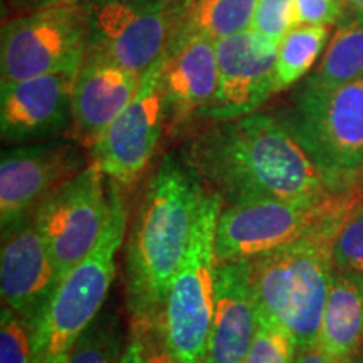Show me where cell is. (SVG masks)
Returning a JSON list of instances; mask_svg holds the SVG:
<instances>
[{
  "mask_svg": "<svg viewBox=\"0 0 363 363\" xmlns=\"http://www.w3.org/2000/svg\"><path fill=\"white\" fill-rule=\"evenodd\" d=\"M182 153L222 206L257 199L321 202L355 189L321 169L284 120L259 111L208 121Z\"/></svg>",
  "mask_w": 363,
  "mask_h": 363,
  "instance_id": "obj_1",
  "label": "cell"
},
{
  "mask_svg": "<svg viewBox=\"0 0 363 363\" xmlns=\"http://www.w3.org/2000/svg\"><path fill=\"white\" fill-rule=\"evenodd\" d=\"M207 195L184 153L163 157L140 203L126 246L125 289L131 326L162 320L170 283L184 262Z\"/></svg>",
  "mask_w": 363,
  "mask_h": 363,
  "instance_id": "obj_2",
  "label": "cell"
},
{
  "mask_svg": "<svg viewBox=\"0 0 363 363\" xmlns=\"http://www.w3.org/2000/svg\"><path fill=\"white\" fill-rule=\"evenodd\" d=\"M343 219L247 261L257 315L288 331L298 350L318 345Z\"/></svg>",
  "mask_w": 363,
  "mask_h": 363,
  "instance_id": "obj_3",
  "label": "cell"
},
{
  "mask_svg": "<svg viewBox=\"0 0 363 363\" xmlns=\"http://www.w3.org/2000/svg\"><path fill=\"white\" fill-rule=\"evenodd\" d=\"M108 184L111 202L108 224L96 247L62 278L44 316L30 331V363H66L76 342L96 320L106 301L128 220L121 189L113 180Z\"/></svg>",
  "mask_w": 363,
  "mask_h": 363,
  "instance_id": "obj_4",
  "label": "cell"
},
{
  "mask_svg": "<svg viewBox=\"0 0 363 363\" xmlns=\"http://www.w3.org/2000/svg\"><path fill=\"white\" fill-rule=\"evenodd\" d=\"M220 208L219 199L208 194L163 305L167 343L179 363H206L214 316L216 230Z\"/></svg>",
  "mask_w": 363,
  "mask_h": 363,
  "instance_id": "obj_5",
  "label": "cell"
},
{
  "mask_svg": "<svg viewBox=\"0 0 363 363\" xmlns=\"http://www.w3.org/2000/svg\"><path fill=\"white\" fill-rule=\"evenodd\" d=\"M355 189L321 202L257 199L222 206L216 230L217 262L249 261L342 220Z\"/></svg>",
  "mask_w": 363,
  "mask_h": 363,
  "instance_id": "obj_6",
  "label": "cell"
},
{
  "mask_svg": "<svg viewBox=\"0 0 363 363\" xmlns=\"http://www.w3.org/2000/svg\"><path fill=\"white\" fill-rule=\"evenodd\" d=\"M284 121L321 169L355 187L363 167V78L333 88L305 83Z\"/></svg>",
  "mask_w": 363,
  "mask_h": 363,
  "instance_id": "obj_7",
  "label": "cell"
},
{
  "mask_svg": "<svg viewBox=\"0 0 363 363\" xmlns=\"http://www.w3.org/2000/svg\"><path fill=\"white\" fill-rule=\"evenodd\" d=\"M88 52L83 9L54 6L13 16L0 38L2 83L76 72Z\"/></svg>",
  "mask_w": 363,
  "mask_h": 363,
  "instance_id": "obj_8",
  "label": "cell"
},
{
  "mask_svg": "<svg viewBox=\"0 0 363 363\" xmlns=\"http://www.w3.org/2000/svg\"><path fill=\"white\" fill-rule=\"evenodd\" d=\"M86 57L145 74L165 54L174 0H83Z\"/></svg>",
  "mask_w": 363,
  "mask_h": 363,
  "instance_id": "obj_9",
  "label": "cell"
},
{
  "mask_svg": "<svg viewBox=\"0 0 363 363\" xmlns=\"http://www.w3.org/2000/svg\"><path fill=\"white\" fill-rule=\"evenodd\" d=\"M96 163L49 195L34 212L51 256L57 286L96 247L111 212L110 184Z\"/></svg>",
  "mask_w": 363,
  "mask_h": 363,
  "instance_id": "obj_10",
  "label": "cell"
},
{
  "mask_svg": "<svg viewBox=\"0 0 363 363\" xmlns=\"http://www.w3.org/2000/svg\"><path fill=\"white\" fill-rule=\"evenodd\" d=\"M163 56L142 76L138 91L89 148L108 180L128 190L138 184L167 131Z\"/></svg>",
  "mask_w": 363,
  "mask_h": 363,
  "instance_id": "obj_11",
  "label": "cell"
},
{
  "mask_svg": "<svg viewBox=\"0 0 363 363\" xmlns=\"http://www.w3.org/2000/svg\"><path fill=\"white\" fill-rule=\"evenodd\" d=\"M89 150L74 140L19 145L0 160V225L33 216L49 195L89 165Z\"/></svg>",
  "mask_w": 363,
  "mask_h": 363,
  "instance_id": "obj_12",
  "label": "cell"
},
{
  "mask_svg": "<svg viewBox=\"0 0 363 363\" xmlns=\"http://www.w3.org/2000/svg\"><path fill=\"white\" fill-rule=\"evenodd\" d=\"M219 83L201 120L225 121L256 113L276 89L278 44L247 29L216 40Z\"/></svg>",
  "mask_w": 363,
  "mask_h": 363,
  "instance_id": "obj_13",
  "label": "cell"
},
{
  "mask_svg": "<svg viewBox=\"0 0 363 363\" xmlns=\"http://www.w3.org/2000/svg\"><path fill=\"white\" fill-rule=\"evenodd\" d=\"M76 72H54L2 83L0 133L9 145H27L69 135Z\"/></svg>",
  "mask_w": 363,
  "mask_h": 363,
  "instance_id": "obj_14",
  "label": "cell"
},
{
  "mask_svg": "<svg viewBox=\"0 0 363 363\" xmlns=\"http://www.w3.org/2000/svg\"><path fill=\"white\" fill-rule=\"evenodd\" d=\"M56 288L51 256L34 214L2 229V301L30 326V331L44 316Z\"/></svg>",
  "mask_w": 363,
  "mask_h": 363,
  "instance_id": "obj_15",
  "label": "cell"
},
{
  "mask_svg": "<svg viewBox=\"0 0 363 363\" xmlns=\"http://www.w3.org/2000/svg\"><path fill=\"white\" fill-rule=\"evenodd\" d=\"M217 83L219 67L214 39L195 35L167 48L162 69L167 131L180 133L190 121L201 120L216 96Z\"/></svg>",
  "mask_w": 363,
  "mask_h": 363,
  "instance_id": "obj_16",
  "label": "cell"
},
{
  "mask_svg": "<svg viewBox=\"0 0 363 363\" xmlns=\"http://www.w3.org/2000/svg\"><path fill=\"white\" fill-rule=\"evenodd\" d=\"M142 74L84 57L72 83V125L67 138L89 150L138 91Z\"/></svg>",
  "mask_w": 363,
  "mask_h": 363,
  "instance_id": "obj_17",
  "label": "cell"
},
{
  "mask_svg": "<svg viewBox=\"0 0 363 363\" xmlns=\"http://www.w3.org/2000/svg\"><path fill=\"white\" fill-rule=\"evenodd\" d=\"M257 330L247 261L217 262L206 363H244Z\"/></svg>",
  "mask_w": 363,
  "mask_h": 363,
  "instance_id": "obj_18",
  "label": "cell"
},
{
  "mask_svg": "<svg viewBox=\"0 0 363 363\" xmlns=\"http://www.w3.org/2000/svg\"><path fill=\"white\" fill-rule=\"evenodd\" d=\"M318 345L337 363L363 348L362 276L335 267Z\"/></svg>",
  "mask_w": 363,
  "mask_h": 363,
  "instance_id": "obj_19",
  "label": "cell"
},
{
  "mask_svg": "<svg viewBox=\"0 0 363 363\" xmlns=\"http://www.w3.org/2000/svg\"><path fill=\"white\" fill-rule=\"evenodd\" d=\"M257 0H174L167 48L195 35L214 40L251 29Z\"/></svg>",
  "mask_w": 363,
  "mask_h": 363,
  "instance_id": "obj_20",
  "label": "cell"
},
{
  "mask_svg": "<svg viewBox=\"0 0 363 363\" xmlns=\"http://www.w3.org/2000/svg\"><path fill=\"white\" fill-rule=\"evenodd\" d=\"M363 78V13L350 12L338 21L323 59L305 83L333 88Z\"/></svg>",
  "mask_w": 363,
  "mask_h": 363,
  "instance_id": "obj_21",
  "label": "cell"
},
{
  "mask_svg": "<svg viewBox=\"0 0 363 363\" xmlns=\"http://www.w3.org/2000/svg\"><path fill=\"white\" fill-rule=\"evenodd\" d=\"M330 29L323 24H298L278 44L276 89L296 84L315 66L328 43Z\"/></svg>",
  "mask_w": 363,
  "mask_h": 363,
  "instance_id": "obj_22",
  "label": "cell"
},
{
  "mask_svg": "<svg viewBox=\"0 0 363 363\" xmlns=\"http://www.w3.org/2000/svg\"><path fill=\"white\" fill-rule=\"evenodd\" d=\"M123 352L120 318L113 313H99L76 342L66 363H121Z\"/></svg>",
  "mask_w": 363,
  "mask_h": 363,
  "instance_id": "obj_23",
  "label": "cell"
},
{
  "mask_svg": "<svg viewBox=\"0 0 363 363\" xmlns=\"http://www.w3.org/2000/svg\"><path fill=\"white\" fill-rule=\"evenodd\" d=\"M333 262L337 269L363 278V197L357 192L335 238Z\"/></svg>",
  "mask_w": 363,
  "mask_h": 363,
  "instance_id": "obj_24",
  "label": "cell"
},
{
  "mask_svg": "<svg viewBox=\"0 0 363 363\" xmlns=\"http://www.w3.org/2000/svg\"><path fill=\"white\" fill-rule=\"evenodd\" d=\"M298 347L281 326L257 315V330L244 363H294Z\"/></svg>",
  "mask_w": 363,
  "mask_h": 363,
  "instance_id": "obj_25",
  "label": "cell"
},
{
  "mask_svg": "<svg viewBox=\"0 0 363 363\" xmlns=\"http://www.w3.org/2000/svg\"><path fill=\"white\" fill-rule=\"evenodd\" d=\"M299 24L296 0H257L251 29L279 44Z\"/></svg>",
  "mask_w": 363,
  "mask_h": 363,
  "instance_id": "obj_26",
  "label": "cell"
},
{
  "mask_svg": "<svg viewBox=\"0 0 363 363\" xmlns=\"http://www.w3.org/2000/svg\"><path fill=\"white\" fill-rule=\"evenodd\" d=\"M30 326L4 305L0 315V363H30Z\"/></svg>",
  "mask_w": 363,
  "mask_h": 363,
  "instance_id": "obj_27",
  "label": "cell"
},
{
  "mask_svg": "<svg viewBox=\"0 0 363 363\" xmlns=\"http://www.w3.org/2000/svg\"><path fill=\"white\" fill-rule=\"evenodd\" d=\"M131 335L142 345L143 363H179L167 343L162 320L145 326H131Z\"/></svg>",
  "mask_w": 363,
  "mask_h": 363,
  "instance_id": "obj_28",
  "label": "cell"
},
{
  "mask_svg": "<svg viewBox=\"0 0 363 363\" xmlns=\"http://www.w3.org/2000/svg\"><path fill=\"white\" fill-rule=\"evenodd\" d=\"M299 24L331 26L343 17L342 0H296Z\"/></svg>",
  "mask_w": 363,
  "mask_h": 363,
  "instance_id": "obj_29",
  "label": "cell"
},
{
  "mask_svg": "<svg viewBox=\"0 0 363 363\" xmlns=\"http://www.w3.org/2000/svg\"><path fill=\"white\" fill-rule=\"evenodd\" d=\"M83 0H9V6L13 7L19 13H26L38 9L54 7V6H78Z\"/></svg>",
  "mask_w": 363,
  "mask_h": 363,
  "instance_id": "obj_30",
  "label": "cell"
},
{
  "mask_svg": "<svg viewBox=\"0 0 363 363\" xmlns=\"http://www.w3.org/2000/svg\"><path fill=\"white\" fill-rule=\"evenodd\" d=\"M294 363H337L326 353L320 345H313L308 348H299Z\"/></svg>",
  "mask_w": 363,
  "mask_h": 363,
  "instance_id": "obj_31",
  "label": "cell"
},
{
  "mask_svg": "<svg viewBox=\"0 0 363 363\" xmlns=\"http://www.w3.org/2000/svg\"><path fill=\"white\" fill-rule=\"evenodd\" d=\"M121 363H143L142 345H140V342L133 337V335H130V343L125 347Z\"/></svg>",
  "mask_w": 363,
  "mask_h": 363,
  "instance_id": "obj_32",
  "label": "cell"
},
{
  "mask_svg": "<svg viewBox=\"0 0 363 363\" xmlns=\"http://www.w3.org/2000/svg\"><path fill=\"white\" fill-rule=\"evenodd\" d=\"M343 6H347V9L350 12L355 13H363V0H342Z\"/></svg>",
  "mask_w": 363,
  "mask_h": 363,
  "instance_id": "obj_33",
  "label": "cell"
},
{
  "mask_svg": "<svg viewBox=\"0 0 363 363\" xmlns=\"http://www.w3.org/2000/svg\"><path fill=\"white\" fill-rule=\"evenodd\" d=\"M338 363H363V348H362V350H358L355 355L345 358V360L338 362Z\"/></svg>",
  "mask_w": 363,
  "mask_h": 363,
  "instance_id": "obj_34",
  "label": "cell"
},
{
  "mask_svg": "<svg viewBox=\"0 0 363 363\" xmlns=\"http://www.w3.org/2000/svg\"><path fill=\"white\" fill-rule=\"evenodd\" d=\"M355 192H357L358 195H362V197H363V167H362V170L358 172V175H357V180H355Z\"/></svg>",
  "mask_w": 363,
  "mask_h": 363,
  "instance_id": "obj_35",
  "label": "cell"
}]
</instances>
